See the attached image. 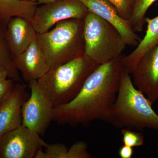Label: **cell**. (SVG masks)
Segmentation results:
<instances>
[{
    "instance_id": "obj_1",
    "label": "cell",
    "mask_w": 158,
    "mask_h": 158,
    "mask_svg": "<svg viewBox=\"0 0 158 158\" xmlns=\"http://www.w3.org/2000/svg\"><path fill=\"white\" fill-rule=\"evenodd\" d=\"M123 57L99 65L73 100L54 108L53 121L72 127L97 120L111 123L112 109L124 69Z\"/></svg>"
},
{
    "instance_id": "obj_2",
    "label": "cell",
    "mask_w": 158,
    "mask_h": 158,
    "mask_svg": "<svg viewBox=\"0 0 158 158\" xmlns=\"http://www.w3.org/2000/svg\"><path fill=\"white\" fill-rule=\"evenodd\" d=\"M127 71L123 69L111 123L122 128H150L158 131V115L152 104L136 88Z\"/></svg>"
},
{
    "instance_id": "obj_3",
    "label": "cell",
    "mask_w": 158,
    "mask_h": 158,
    "mask_svg": "<svg viewBox=\"0 0 158 158\" xmlns=\"http://www.w3.org/2000/svg\"><path fill=\"white\" fill-rule=\"evenodd\" d=\"M99 66L86 56L51 68L37 82L54 108L73 100Z\"/></svg>"
},
{
    "instance_id": "obj_4",
    "label": "cell",
    "mask_w": 158,
    "mask_h": 158,
    "mask_svg": "<svg viewBox=\"0 0 158 158\" xmlns=\"http://www.w3.org/2000/svg\"><path fill=\"white\" fill-rule=\"evenodd\" d=\"M84 19L62 21L52 30L37 34L40 47L51 68L85 56Z\"/></svg>"
},
{
    "instance_id": "obj_5",
    "label": "cell",
    "mask_w": 158,
    "mask_h": 158,
    "mask_svg": "<svg viewBox=\"0 0 158 158\" xmlns=\"http://www.w3.org/2000/svg\"><path fill=\"white\" fill-rule=\"evenodd\" d=\"M85 56L98 65L121 56L127 45L118 30L89 11L84 19Z\"/></svg>"
},
{
    "instance_id": "obj_6",
    "label": "cell",
    "mask_w": 158,
    "mask_h": 158,
    "mask_svg": "<svg viewBox=\"0 0 158 158\" xmlns=\"http://www.w3.org/2000/svg\"><path fill=\"white\" fill-rule=\"evenodd\" d=\"M88 12L80 0H57L37 6L31 22L37 34H43L62 21L84 19Z\"/></svg>"
},
{
    "instance_id": "obj_7",
    "label": "cell",
    "mask_w": 158,
    "mask_h": 158,
    "mask_svg": "<svg viewBox=\"0 0 158 158\" xmlns=\"http://www.w3.org/2000/svg\"><path fill=\"white\" fill-rule=\"evenodd\" d=\"M47 144L39 134L21 124L0 138V158H35Z\"/></svg>"
},
{
    "instance_id": "obj_8",
    "label": "cell",
    "mask_w": 158,
    "mask_h": 158,
    "mask_svg": "<svg viewBox=\"0 0 158 158\" xmlns=\"http://www.w3.org/2000/svg\"><path fill=\"white\" fill-rule=\"evenodd\" d=\"M31 95L22 108V124L44 135L53 121L54 107L40 88L37 81L28 83Z\"/></svg>"
},
{
    "instance_id": "obj_9",
    "label": "cell",
    "mask_w": 158,
    "mask_h": 158,
    "mask_svg": "<svg viewBox=\"0 0 158 158\" xmlns=\"http://www.w3.org/2000/svg\"><path fill=\"white\" fill-rule=\"evenodd\" d=\"M131 74L136 88L155 103L158 100V42L141 57Z\"/></svg>"
},
{
    "instance_id": "obj_10",
    "label": "cell",
    "mask_w": 158,
    "mask_h": 158,
    "mask_svg": "<svg viewBox=\"0 0 158 158\" xmlns=\"http://www.w3.org/2000/svg\"><path fill=\"white\" fill-rule=\"evenodd\" d=\"M93 12L114 26L121 34L127 45L136 47L141 40L133 31L129 21L119 15L113 4L108 0H80Z\"/></svg>"
},
{
    "instance_id": "obj_11",
    "label": "cell",
    "mask_w": 158,
    "mask_h": 158,
    "mask_svg": "<svg viewBox=\"0 0 158 158\" xmlns=\"http://www.w3.org/2000/svg\"><path fill=\"white\" fill-rule=\"evenodd\" d=\"M29 97L26 85L15 82L11 92L0 105V138L22 124V108Z\"/></svg>"
},
{
    "instance_id": "obj_12",
    "label": "cell",
    "mask_w": 158,
    "mask_h": 158,
    "mask_svg": "<svg viewBox=\"0 0 158 158\" xmlns=\"http://www.w3.org/2000/svg\"><path fill=\"white\" fill-rule=\"evenodd\" d=\"M13 63L21 73L23 80L28 84L39 80L51 69L40 47L37 35L27 48L13 59Z\"/></svg>"
},
{
    "instance_id": "obj_13",
    "label": "cell",
    "mask_w": 158,
    "mask_h": 158,
    "mask_svg": "<svg viewBox=\"0 0 158 158\" xmlns=\"http://www.w3.org/2000/svg\"><path fill=\"white\" fill-rule=\"evenodd\" d=\"M6 40L12 59L22 53L37 35L31 22L19 16L12 18L6 27Z\"/></svg>"
},
{
    "instance_id": "obj_14",
    "label": "cell",
    "mask_w": 158,
    "mask_h": 158,
    "mask_svg": "<svg viewBox=\"0 0 158 158\" xmlns=\"http://www.w3.org/2000/svg\"><path fill=\"white\" fill-rule=\"evenodd\" d=\"M145 22L147 24V30L144 38L133 52L123 57L122 61L123 67L130 74L134 70L141 57L158 42V16L152 19L146 17Z\"/></svg>"
},
{
    "instance_id": "obj_15",
    "label": "cell",
    "mask_w": 158,
    "mask_h": 158,
    "mask_svg": "<svg viewBox=\"0 0 158 158\" xmlns=\"http://www.w3.org/2000/svg\"><path fill=\"white\" fill-rule=\"evenodd\" d=\"M38 6L31 0H0V24L6 28L10 19L15 16L31 22Z\"/></svg>"
},
{
    "instance_id": "obj_16",
    "label": "cell",
    "mask_w": 158,
    "mask_h": 158,
    "mask_svg": "<svg viewBox=\"0 0 158 158\" xmlns=\"http://www.w3.org/2000/svg\"><path fill=\"white\" fill-rule=\"evenodd\" d=\"M6 28L0 24V64L7 71L9 78L22 82L19 72L15 67L6 40Z\"/></svg>"
},
{
    "instance_id": "obj_17",
    "label": "cell",
    "mask_w": 158,
    "mask_h": 158,
    "mask_svg": "<svg viewBox=\"0 0 158 158\" xmlns=\"http://www.w3.org/2000/svg\"><path fill=\"white\" fill-rule=\"evenodd\" d=\"M157 0H135L129 22L135 32L143 31L145 15L150 7Z\"/></svg>"
},
{
    "instance_id": "obj_18",
    "label": "cell",
    "mask_w": 158,
    "mask_h": 158,
    "mask_svg": "<svg viewBox=\"0 0 158 158\" xmlns=\"http://www.w3.org/2000/svg\"><path fill=\"white\" fill-rule=\"evenodd\" d=\"M121 134L123 144L134 148L141 146L144 142L143 133L137 132L129 128H122Z\"/></svg>"
},
{
    "instance_id": "obj_19",
    "label": "cell",
    "mask_w": 158,
    "mask_h": 158,
    "mask_svg": "<svg viewBox=\"0 0 158 158\" xmlns=\"http://www.w3.org/2000/svg\"><path fill=\"white\" fill-rule=\"evenodd\" d=\"M115 6L121 17L129 20L135 0H108Z\"/></svg>"
},
{
    "instance_id": "obj_20",
    "label": "cell",
    "mask_w": 158,
    "mask_h": 158,
    "mask_svg": "<svg viewBox=\"0 0 158 158\" xmlns=\"http://www.w3.org/2000/svg\"><path fill=\"white\" fill-rule=\"evenodd\" d=\"M15 83L14 80L9 78L0 82V105L11 92Z\"/></svg>"
},
{
    "instance_id": "obj_21",
    "label": "cell",
    "mask_w": 158,
    "mask_h": 158,
    "mask_svg": "<svg viewBox=\"0 0 158 158\" xmlns=\"http://www.w3.org/2000/svg\"><path fill=\"white\" fill-rule=\"evenodd\" d=\"M134 154L133 148L127 145H124L121 146L118 150V155L121 158H131Z\"/></svg>"
},
{
    "instance_id": "obj_22",
    "label": "cell",
    "mask_w": 158,
    "mask_h": 158,
    "mask_svg": "<svg viewBox=\"0 0 158 158\" xmlns=\"http://www.w3.org/2000/svg\"><path fill=\"white\" fill-rule=\"evenodd\" d=\"M9 78L7 71L0 64V82H2Z\"/></svg>"
},
{
    "instance_id": "obj_23",
    "label": "cell",
    "mask_w": 158,
    "mask_h": 158,
    "mask_svg": "<svg viewBox=\"0 0 158 158\" xmlns=\"http://www.w3.org/2000/svg\"><path fill=\"white\" fill-rule=\"evenodd\" d=\"M31 1L37 3L39 5V4H43L52 2H55V1H57V0H31Z\"/></svg>"
},
{
    "instance_id": "obj_24",
    "label": "cell",
    "mask_w": 158,
    "mask_h": 158,
    "mask_svg": "<svg viewBox=\"0 0 158 158\" xmlns=\"http://www.w3.org/2000/svg\"><path fill=\"white\" fill-rule=\"evenodd\" d=\"M157 148H158V146H157Z\"/></svg>"
}]
</instances>
